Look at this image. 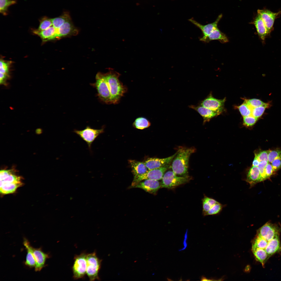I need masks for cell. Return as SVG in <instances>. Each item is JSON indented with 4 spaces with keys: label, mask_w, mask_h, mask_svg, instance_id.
Segmentation results:
<instances>
[{
    "label": "cell",
    "mask_w": 281,
    "mask_h": 281,
    "mask_svg": "<svg viewBox=\"0 0 281 281\" xmlns=\"http://www.w3.org/2000/svg\"><path fill=\"white\" fill-rule=\"evenodd\" d=\"M87 254L85 252H83L74 257L72 270L73 277L75 280L83 278L86 274Z\"/></svg>",
    "instance_id": "52a82bcc"
},
{
    "label": "cell",
    "mask_w": 281,
    "mask_h": 281,
    "mask_svg": "<svg viewBox=\"0 0 281 281\" xmlns=\"http://www.w3.org/2000/svg\"><path fill=\"white\" fill-rule=\"evenodd\" d=\"M281 231V227L277 224L268 222L258 230L257 235L268 242L276 236L279 235Z\"/></svg>",
    "instance_id": "9c48e42d"
},
{
    "label": "cell",
    "mask_w": 281,
    "mask_h": 281,
    "mask_svg": "<svg viewBox=\"0 0 281 281\" xmlns=\"http://www.w3.org/2000/svg\"><path fill=\"white\" fill-rule=\"evenodd\" d=\"M57 30L58 37L68 35L77 31L70 20L65 22Z\"/></svg>",
    "instance_id": "cb8c5ba5"
},
{
    "label": "cell",
    "mask_w": 281,
    "mask_h": 281,
    "mask_svg": "<svg viewBox=\"0 0 281 281\" xmlns=\"http://www.w3.org/2000/svg\"><path fill=\"white\" fill-rule=\"evenodd\" d=\"M274 172V171L271 164L269 162L265 169V174L266 179L270 177Z\"/></svg>",
    "instance_id": "ab89813d"
},
{
    "label": "cell",
    "mask_w": 281,
    "mask_h": 281,
    "mask_svg": "<svg viewBox=\"0 0 281 281\" xmlns=\"http://www.w3.org/2000/svg\"><path fill=\"white\" fill-rule=\"evenodd\" d=\"M257 14L262 20L270 33L273 28L275 19L281 14V11L273 12L267 9L257 10Z\"/></svg>",
    "instance_id": "8fae6325"
},
{
    "label": "cell",
    "mask_w": 281,
    "mask_h": 281,
    "mask_svg": "<svg viewBox=\"0 0 281 281\" xmlns=\"http://www.w3.org/2000/svg\"><path fill=\"white\" fill-rule=\"evenodd\" d=\"M279 235H278L268 242L265 251L267 255L268 258L272 255L281 250V244Z\"/></svg>",
    "instance_id": "603a6c76"
},
{
    "label": "cell",
    "mask_w": 281,
    "mask_h": 281,
    "mask_svg": "<svg viewBox=\"0 0 281 281\" xmlns=\"http://www.w3.org/2000/svg\"><path fill=\"white\" fill-rule=\"evenodd\" d=\"M129 162L134 175L133 181L142 176L149 170L144 163L133 160H129Z\"/></svg>",
    "instance_id": "e0dca14e"
},
{
    "label": "cell",
    "mask_w": 281,
    "mask_h": 281,
    "mask_svg": "<svg viewBox=\"0 0 281 281\" xmlns=\"http://www.w3.org/2000/svg\"><path fill=\"white\" fill-rule=\"evenodd\" d=\"M30 248L36 261L35 271H39L44 266L46 259L49 257L48 254L44 253L41 248H35L31 246Z\"/></svg>",
    "instance_id": "9a60e30c"
},
{
    "label": "cell",
    "mask_w": 281,
    "mask_h": 281,
    "mask_svg": "<svg viewBox=\"0 0 281 281\" xmlns=\"http://www.w3.org/2000/svg\"><path fill=\"white\" fill-rule=\"evenodd\" d=\"M223 206V205L218 202L212 207L205 216L217 214L221 212Z\"/></svg>",
    "instance_id": "d6a6232c"
},
{
    "label": "cell",
    "mask_w": 281,
    "mask_h": 281,
    "mask_svg": "<svg viewBox=\"0 0 281 281\" xmlns=\"http://www.w3.org/2000/svg\"><path fill=\"white\" fill-rule=\"evenodd\" d=\"M104 75L111 95V104L118 103L126 92V87L119 81V77L120 74L119 73L111 71Z\"/></svg>",
    "instance_id": "3957f363"
},
{
    "label": "cell",
    "mask_w": 281,
    "mask_h": 281,
    "mask_svg": "<svg viewBox=\"0 0 281 281\" xmlns=\"http://www.w3.org/2000/svg\"><path fill=\"white\" fill-rule=\"evenodd\" d=\"M252 251L256 259L264 265L269 259L266 252L262 249L258 248L252 249Z\"/></svg>",
    "instance_id": "484cf974"
},
{
    "label": "cell",
    "mask_w": 281,
    "mask_h": 281,
    "mask_svg": "<svg viewBox=\"0 0 281 281\" xmlns=\"http://www.w3.org/2000/svg\"><path fill=\"white\" fill-rule=\"evenodd\" d=\"M269 163L268 161H261L259 162V164L257 166L260 172L261 181L267 179L265 174V169Z\"/></svg>",
    "instance_id": "d590c367"
},
{
    "label": "cell",
    "mask_w": 281,
    "mask_h": 281,
    "mask_svg": "<svg viewBox=\"0 0 281 281\" xmlns=\"http://www.w3.org/2000/svg\"><path fill=\"white\" fill-rule=\"evenodd\" d=\"M0 176V191L2 194L13 193L23 184L21 177L14 169L1 170Z\"/></svg>",
    "instance_id": "6da1fadb"
},
{
    "label": "cell",
    "mask_w": 281,
    "mask_h": 281,
    "mask_svg": "<svg viewBox=\"0 0 281 281\" xmlns=\"http://www.w3.org/2000/svg\"><path fill=\"white\" fill-rule=\"evenodd\" d=\"M177 153L176 152L173 155L164 158H148L145 161L144 163L149 170L159 168L169 164Z\"/></svg>",
    "instance_id": "7c38bea8"
},
{
    "label": "cell",
    "mask_w": 281,
    "mask_h": 281,
    "mask_svg": "<svg viewBox=\"0 0 281 281\" xmlns=\"http://www.w3.org/2000/svg\"><path fill=\"white\" fill-rule=\"evenodd\" d=\"M237 107L243 117L251 115L252 108L245 102H244L243 104L238 106Z\"/></svg>",
    "instance_id": "4dcf8cb0"
},
{
    "label": "cell",
    "mask_w": 281,
    "mask_h": 281,
    "mask_svg": "<svg viewBox=\"0 0 281 281\" xmlns=\"http://www.w3.org/2000/svg\"><path fill=\"white\" fill-rule=\"evenodd\" d=\"M187 231H186V233L185 234V235L184 239V241H183V245H184V247H183V248L182 249H181L180 250H179L180 251H182V250H184V249H185L187 247V243H186V240H187Z\"/></svg>",
    "instance_id": "7bdbcfd3"
},
{
    "label": "cell",
    "mask_w": 281,
    "mask_h": 281,
    "mask_svg": "<svg viewBox=\"0 0 281 281\" xmlns=\"http://www.w3.org/2000/svg\"><path fill=\"white\" fill-rule=\"evenodd\" d=\"M271 163L274 171L281 168V159H274Z\"/></svg>",
    "instance_id": "60d3db41"
},
{
    "label": "cell",
    "mask_w": 281,
    "mask_h": 281,
    "mask_svg": "<svg viewBox=\"0 0 281 281\" xmlns=\"http://www.w3.org/2000/svg\"><path fill=\"white\" fill-rule=\"evenodd\" d=\"M34 32L40 36L44 41L53 40L58 37L57 29L53 26L43 30H35Z\"/></svg>",
    "instance_id": "44dd1931"
},
{
    "label": "cell",
    "mask_w": 281,
    "mask_h": 281,
    "mask_svg": "<svg viewBox=\"0 0 281 281\" xmlns=\"http://www.w3.org/2000/svg\"><path fill=\"white\" fill-rule=\"evenodd\" d=\"M16 1L12 0H0V12L4 15H6L8 7L16 3Z\"/></svg>",
    "instance_id": "f546056e"
},
{
    "label": "cell",
    "mask_w": 281,
    "mask_h": 281,
    "mask_svg": "<svg viewBox=\"0 0 281 281\" xmlns=\"http://www.w3.org/2000/svg\"><path fill=\"white\" fill-rule=\"evenodd\" d=\"M281 159V150H269L268 153V162L271 163L274 159Z\"/></svg>",
    "instance_id": "836d02e7"
},
{
    "label": "cell",
    "mask_w": 281,
    "mask_h": 281,
    "mask_svg": "<svg viewBox=\"0 0 281 281\" xmlns=\"http://www.w3.org/2000/svg\"><path fill=\"white\" fill-rule=\"evenodd\" d=\"M259 161L257 158L255 157L254 159L253 162L252 166L257 167L259 164Z\"/></svg>",
    "instance_id": "ee69618b"
},
{
    "label": "cell",
    "mask_w": 281,
    "mask_h": 281,
    "mask_svg": "<svg viewBox=\"0 0 281 281\" xmlns=\"http://www.w3.org/2000/svg\"><path fill=\"white\" fill-rule=\"evenodd\" d=\"M9 64L8 62L1 60L0 62V73L8 75Z\"/></svg>",
    "instance_id": "f35d334b"
},
{
    "label": "cell",
    "mask_w": 281,
    "mask_h": 281,
    "mask_svg": "<svg viewBox=\"0 0 281 281\" xmlns=\"http://www.w3.org/2000/svg\"><path fill=\"white\" fill-rule=\"evenodd\" d=\"M269 150H265L261 151L258 154H255V156L259 162L266 161H268V153Z\"/></svg>",
    "instance_id": "74e56055"
},
{
    "label": "cell",
    "mask_w": 281,
    "mask_h": 281,
    "mask_svg": "<svg viewBox=\"0 0 281 281\" xmlns=\"http://www.w3.org/2000/svg\"><path fill=\"white\" fill-rule=\"evenodd\" d=\"M222 17V15L220 14L214 22L205 25L201 24L193 18L189 19L188 21L201 30L203 34L202 37H204L208 36L218 28V23Z\"/></svg>",
    "instance_id": "2e32d148"
},
{
    "label": "cell",
    "mask_w": 281,
    "mask_h": 281,
    "mask_svg": "<svg viewBox=\"0 0 281 281\" xmlns=\"http://www.w3.org/2000/svg\"><path fill=\"white\" fill-rule=\"evenodd\" d=\"M258 119L251 115L243 117V124L247 126H252L255 123Z\"/></svg>",
    "instance_id": "8d00e7d4"
},
{
    "label": "cell",
    "mask_w": 281,
    "mask_h": 281,
    "mask_svg": "<svg viewBox=\"0 0 281 281\" xmlns=\"http://www.w3.org/2000/svg\"><path fill=\"white\" fill-rule=\"evenodd\" d=\"M246 181L251 188L258 183L261 182L259 170L257 166H252L248 171Z\"/></svg>",
    "instance_id": "ffe728a7"
},
{
    "label": "cell",
    "mask_w": 281,
    "mask_h": 281,
    "mask_svg": "<svg viewBox=\"0 0 281 281\" xmlns=\"http://www.w3.org/2000/svg\"><path fill=\"white\" fill-rule=\"evenodd\" d=\"M225 101V98L218 99L210 95L204 99L201 104L205 107L221 113L223 108Z\"/></svg>",
    "instance_id": "5bb4252c"
},
{
    "label": "cell",
    "mask_w": 281,
    "mask_h": 281,
    "mask_svg": "<svg viewBox=\"0 0 281 281\" xmlns=\"http://www.w3.org/2000/svg\"><path fill=\"white\" fill-rule=\"evenodd\" d=\"M253 23L256 28L259 36L262 40L264 41L269 33L264 22L258 14L254 19Z\"/></svg>",
    "instance_id": "7402d4cb"
},
{
    "label": "cell",
    "mask_w": 281,
    "mask_h": 281,
    "mask_svg": "<svg viewBox=\"0 0 281 281\" xmlns=\"http://www.w3.org/2000/svg\"><path fill=\"white\" fill-rule=\"evenodd\" d=\"M0 73V83L1 84H4L8 75L2 73Z\"/></svg>",
    "instance_id": "b9f144b4"
},
{
    "label": "cell",
    "mask_w": 281,
    "mask_h": 281,
    "mask_svg": "<svg viewBox=\"0 0 281 281\" xmlns=\"http://www.w3.org/2000/svg\"><path fill=\"white\" fill-rule=\"evenodd\" d=\"M269 106V104L265 103L260 106L252 108L251 115L258 118L261 117L264 113L265 109Z\"/></svg>",
    "instance_id": "f1b7e54d"
},
{
    "label": "cell",
    "mask_w": 281,
    "mask_h": 281,
    "mask_svg": "<svg viewBox=\"0 0 281 281\" xmlns=\"http://www.w3.org/2000/svg\"><path fill=\"white\" fill-rule=\"evenodd\" d=\"M73 132L86 143L89 149L91 152V146L93 143L100 135L104 132V129L103 127L100 129H94L87 126L83 130L74 129Z\"/></svg>",
    "instance_id": "ba28073f"
},
{
    "label": "cell",
    "mask_w": 281,
    "mask_h": 281,
    "mask_svg": "<svg viewBox=\"0 0 281 281\" xmlns=\"http://www.w3.org/2000/svg\"><path fill=\"white\" fill-rule=\"evenodd\" d=\"M191 179L189 176H178L173 171L164 174L161 183V187L172 189L189 182Z\"/></svg>",
    "instance_id": "5b68a950"
},
{
    "label": "cell",
    "mask_w": 281,
    "mask_h": 281,
    "mask_svg": "<svg viewBox=\"0 0 281 281\" xmlns=\"http://www.w3.org/2000/svg\"><path fill=\"white\" fill-rule=\"evenodd\" d=\"M169 164L159 168L149 170L145 174L136 180L133 181L131 187H133L140 182L146 179L159 180L162 179L166 171L168 170Z\"/></svg>",
    "instance_id": "30bf717a"
},
{
    "label": "cell",
    "mask_w": 281,
    "mask_h": 281,
    "mask_svg": "<svg viewBox=\"0 0 281 281\" xmlns=\"http://www.w3.org/2000/svg\"><path fill=\"white\" fill-rule=\"evenodd\" d=\"M53 26L56 29L61 27L65 22L70 20L69 15L65 13L61 16L51 19Z\"/></svg>",
    "instance_id": "4316f807"
},
{
    "label": "cell",
    "mask_w": 281,
    "mask_h": 281,
    "mask_svg": "<svg viewBox=\"0 0 281 281\" xmlns=\"http://www.w3.org/2000/svg\"><path fill=\"white\" fill-rule=\"evenodd\" d=\"M251 108L257 107L265 104L261 100L257 99H245L244 101Z\"/></svg>",
    "instance_id": "e575fe53"
},
{
    "label": "cell",
    "mask_w": 281,
    "mask_h": 281,
    "mask_svg": "<svg viewBox=\"0 0 281 281\" xmlns=\"http://www.w3.org/2000/svg\"><path fill=\"white\" fill-rule=\"evenodd\" d=\"M200 40L206 42H208L213 40H218L222 43H226L228 41L226 36L218 28L213 30L207 36L201 38Z\"/></svg>",
    "instance_id": "ac0fdd59"
},
{
    "label": "cell",
    "mask_w": 281,
    "mask_h": 281,
    "mask_svg": "<svg viewBox=\"0 0 281 281\" xmlns=\"http://www.w3.org/2000/svg\"><path fill=\"white\" fill-rule=\"evenodd\" d=\"M92 84L96 89L100 100L106 104H111V95L104 74L98 73L96 77L95 82Z\"/></svg>",
    "instance_id": "8992f818"
},
{
    "label": "cell",
    "mask_w": 281,
    "mask_h": 281,
    "mask_svg": "<svg viewBox=\"0 0 281 281\" xmlns=\"http://www.w3.org/2000/svg\"><path fill=\"white\" fill-rule=\"evenodd\" d=\"M23 244L27 251L25 265L30 268L35 267L36 261L31 249V245L29 241L25 238L24 239Z\"/></svg>",
    "instance_id": "d4e9b609"
},
{
    "label": "cell",
    "mask_w": 281,
    "mask_h": 281,
    "mask_svg": "<svg viewBox=\"0 0 281 281\" xmlns=\"http://www.w3.org/2000/svg\"><path fill=\"white\" fill-rule=\"evenodd\" d=\"M133 125L134 127L137 129L142 130L150 126L151 123L146 118L140 117L135 119Z\"/></svg>",
    "instance_id": "83f0119b"
},
{
    "label": "cell",
    "mask_w": 281,
    "mask_h": 281,
    "mask_svg": "<svg viewBox=\"0 0 281 281\" xmlns=\"http://www.w3.org/2000/svg\"><path fill=\"white\" fill-rule=\"evenodd\" d=\"M189 107L197 111L202 117L204 122L209 121L212 118L217 116L221 113L201 105L195 106L191 105Z\"/></svg>",
    "instance_id": "d6986e66"
},
{
    "label": "cell",
    "mask_w": 281,
    "mask_h": 281,
    "mask_svg": "<svg viewBox=\"0 0 281 281\" xmlns=\"http://www.w3.org/2000/svg\"><path fill=\"white\" fill-rule=\"evenodd\" d=\"M161 187V183L158 181L146 179L140 182L133 187L140 188L149 193L154 194Z\"/></svg>",
    "instance_id": "4fadbf2b"
},
{
    "label": "cell",
    "mask_w": 281,
    "mask_h": 281,
    "mask_svg": "<svg viewBox=\"0 0 281 281\" xmlns=\"http://www.w3.org/2000/svg\"><path fill=\"white\" fill-rule=\"evenodd\" d=\"M193 147H181L173 160L171 167L172 171L176 175L181 176L187 175L189 161L191 155L195 152Z\"/></svg>",
    "instance_id": "7a4b0ae2"
},
{
    "label": "cell",
    "mask_w": 281,
    "mask_h": 281,
    "mask_svg": "<svg viewBox=\"0 0 281 281\" xmlns=\"http://www.w3.org/2000/svg\"><path fill=\"white\" fill-rule=\"evenodd\" d=\"M53 25L51 19L47 17L43 18L40 21L38 30H43L47 29Z\"/></svg>",
    "instance_id": "1f68e13d"
},
{
    "label": "cell",
    "mask_w": 281,
    "mask_h": 281,
    "mask_svg": "<svg viewBox=\"0 0 281 281\" xmlns=\"http://www.w3.org/2000/svg\"><path fill=\"white\" fill-rule=\"evenodd\" d=\"M86 260V274L89 280H100L98 273L101 267L102 260L97 257L95 251L87 254Z\"/></svg>",
    "instance_id": "277c9868"
}]
</instances>
